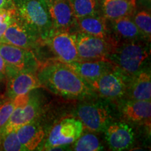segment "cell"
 <instances>
[{
  "instance_id": "obj_1",
  "label": "cell",
  "mask_w": 151,
  "mask_h": 151,
  "mask_svg": "<svg viewBox=\"0 0 151 151\" xmlns=\"http://www.w3.org/2000/svg\"><path fill=\"white\" fill-rule=\"evenodd\" d=\"M37 76L41 87L58 96L82 99L96 94L88 81L58 60L40 64Z\"/></svg>"
},
{
  "instance_id": "obj_2",
  "label": "cell",
  "mask_w": 151,
  "mask_h": 151,
  "mask_svg": "<svg viewBox=\"0 0 151 151\" xmlns=\"http://www.w3.org/2000/svg\"><path fill=\"white\" fill-rule=\"evenodd\" d=\"M13 2L16 18L44 40L53 29L46 0H13Z\"/></svg>"
},
{
  "instance_id": "obj_3",
  "label": "cell",
  "mask_w": 151,
  "mask_h": 151,
  "mask_svg": "<svg viewBox=\"0 0 151 151\" xmlns=\"http://www.w3.org/2000/svg\"><path fill=\"white\" fill-rule=\"evenodd\" d=\"M144 41L137 40L119 43L109 55L108 60L127 75L132 76L141 70L150 55V47Z\"/></svg>"
},
{
  "instance_id": "obj_4",
  "label": "cell",
  "mask_w": 151,
  "mask_h": 151,
  "mask_svg": "<svg viewBox=\"0 0 151 151\" xmlns=\"http://www.w3.org/2000/svg\"><path fill=\"white\" fill-rule=\"evenodd\" d=\"M0 54L6 65V79L20 71L37 72L40 62L32 50L6 43H0Z\"/></svg>"
},
{
  "instance_id": "obj_5",
  "label": "cell",
  "mask_w": 151,
  "mask_h": 151,
  "mask_svg": "<svg viewBox=\"0 0 151 151\" xmlns=\"http://www.w3.org/2000/svg\"><path fill=\"white\" fill-rule=\"evenodd\" d=\"M84 127L79 119L65 118L54 125L44 143L43 150H62L82 134Z\"/></svg>"
},
{
  "instance_id": "obj_6",
  "label": "cell",
  "mask_w": 151,
  "mask_h": 151,
  "mask_svg": "<svg viewBox=\"0 0 151 151\" xmlns=\"http://www.w3.org/2000/svg\"><path fill=\"white\" fill-rule=\"evenodd\" d=\"M131 77L117 67L89 83L100 97L111 100L120 99L127 94Z\"/></svg>"
},
{
  "instance_id": "obj_7",
  "label": "cell",
  "mask_w": 151,
  "mask_h": 151,
  "mask_svg": "<svg viewBox=\"0 0 151 151\" xmlns=\"http://www.w3.org/2000/svg\"><path fill=\"white\" fill-rule=\"evenodd\" d=\"M76 45L78 61H96L108 60L118 43L78 32L76 33Z\"/></svg>"
},
{
  "instance_id": "obj_8",
  "label": "cell",
  "mask_w": 151,
  "mask_h": 151,
  "mask_svg": "<svg viewBox=\"0 0 151 151\" xmlns=\"http://www.w3.org/2000/svg\"><path fill=\"white\" fill-rule=\"evenodd\" d=\"M42 43L48 46L58 61L65 64L78 61L76 33L53 29Z\"/></svg>"
},
{
  "instance_id": "obj_9",
  "label": "cell",
  "mask_w": 151,
  "mask_h": 151,
  "mask_svg": "<svg viewBox=\"0 0 151 151\" xmlns=\"http://www.w3.org/2000/svg\"><path fill=\"white\" fill-rule=\"evenodd\" d=\"M76 113L83 127L90 132H104L112 122L109 109L99 101L81 103L77 106Z\"/></svg>"
},
{
  "instance_id": "obj_10",
  "label": "cell",
  "mask_w": 151,
  "mask_h": 151,
  "mask_svg": "<svg viewBox=\"0 0 151 151\" xmlns=\"http://www.w3.org/2000/svg\"><path fill=\"white\" fill-rule=\"evenodd\" d=\"M41 109L39 97L30 92L27 102L17 106L13 111L8 122L0 132L1 136L13 130H17L24 124L37 120L40 116Z\"/></svg>"
},
{
  "instance_id": "obj_11",
  "label": "cell",
  "mask_w": 151,
  "mask_h": 151,
  "mask_svg": "<svg viewBox=\"0 0 151 151\" xmlns=\"http://www.w3.org/2000/svg\"><path fill=\"white\" fill-rule=\"evenodd\" d=\"M1 43H9L34 52L42 43V40L37 34L17 19L14 14V19L6 30Z\"/></svg>"
},
{
  "instance_id": "obj_12",
  "label": "cell",
  "mask_w": 151,
  "mask_h": 151,
  "mask_svg": "<svg viewBox=\"0 0 151 151\" xmlns=\"http://www.w3.org/2000/svg\"><path fill=\"white\" fill-rule=\"evenodd\" d=\"M46 2L55 30L72 32L77 28L76 18L69 0H46Z\"/></svg>"
},
{
  "instance_id": "obj_13",
  "label": "cell",
  "mask_w": 151,
  "mask_h": 151,
  "mask_svg": "<svg viewBox=\"0 0 151 151\" xmlns=\"http://www.w3.org/2000/svg\"><path fill=\"white\" fill-rule=\"evenodd\" d=\"M104 132L106 141L112 150H127L134 141L133 129L125 122H111Z\"/></svg>"
},
{
  "instance_id": "obj_14",
  "label": "cell",
  "mask_w": 151,
  "mask_h": 151,
  "mask_svg": "<svg viewBox=\"0 0 151 151\" xmlns=\"http://www.w3.org/2000/svg\"><path fill=\"white\" fill-rule=\"evenodd\" d=\"M6 82V95L8 98H14L27 94L41 87L37 78V72L34 71L18 72L7 78Z\"/></svg>"
},
{
  "instance_id": "obj_15",
  "label": "cell",
  "mask_w": 151,
  "mask_h": 151,
  "mask_svg": "<svg viewBox=\"0 0 151 151\" xmlns=\"http://www.w3.org/2000/svg\"><path fill=\"white\" fill-rule=\"evenodd\" d=\"M66 65L88 83L97 80L101 76L118 67L113 62L109 60L85 62L76 61Z\"/></svg>"
},
{
  "instance_id": "obj_16",
  "label": "cell",
  "mask_w": 151,
  "mask_h": 151,
  "mask_svg": "<svg viewBox=\"0 0 151 151\" xmlns=\"http://www.w3.org/2000/svg\"><path fill=\"white\" fill-rule=\"evenodd\" d=\"M77 28L79 32L113 41L119 44L113 35L109 20L101 15L90 16L76 18Z\"/></svg>"
},
{
  "instance_id": "obj_17",
  "label": "cell",
  "mask_w": 151,
  "mask_h": 151,
  "mask_svg": "<svg viewBox=\"0 0 151 151\" xmlns=\"http://www.w3.org/2000/svg\"><path fill=\"white\" fill-rule=\"evenodd\" d=\"M122 118L133 123L150 125L151 101L147 100L129 99L124 101L120 107Z\"/></svg>"
},
{
  "instance_id": "obj_18",
  "label": "cell",
  "mask_w": 151,
  "mask_h": 151,
  "mask_svg": "<svg viewBox=\"0 0 151 151\" xmlns=\"http://www.w3.org/2000/svg\"><path fill=\"white\" fill-rule=\"evenodd\" d=\"M109 22L110 23L109 26L113 35L118 43H121V41L126 42L137 40L146 41L132 20V17H122L115 20H109Z\"/></svg>"
},
{
  "instance_id": "obj_19",
  "label": "cell",
  "mask_w": 151,
  "mask_h": 151,
  "mask_svg": "<svg viewBox=\"0 0 151 151\" xmlns=\"http://www.w3.org/2000/svg\"><path fill=\"white\" fill-rule=\"evenodd\" d=\"M100 9L107 20L132 17L136 11V0H101Z\"/></svg>"
},
{
  "instance_id": "obj_20",
  "label": "cell",
  "mask_w": 151,
  "mask_h": 151,
  "mask_svg": "<svg viewBox=\"0 0 151 151\" xmlns=\"http://www.w3.org/2000/svg\"><path fill=\"white\" fill-rule=\"evenodd\" d=\"M127 94L129 99H151V76L148 71L140 70L130 78Z\"/></svg>"
},
{
  "instance_id": "obj_21",
  "label": "cell",
  "mask_w": 151,
  "mask_h": 151,
  "mask_svg": "<svg viewBox=\"0 0 151 151\" xmlns=\"http://www.w3.org/2000/svg\"><path fill=\"white\" fill-rule=\"evenodd\" d=\"M16 132L25 151L35 150L39 148L45 136L43 127L37 120L21 126Z\"/></svg>"
},
{
  "instance_id": "obj_22",
  "label": "cell",
  "mask_w": 151,
  "mask_h": 151,
  "mask_svg": "<svg viewBox=\"0 0 151 151\" xmlns=\"http://www.w3.org/2000/svg\"><path fill=\"white\" fill-rule=\"evenodd\" d=\"M76 18L101 15V0H69Z\"/></svg>"
},
{
  "instance_id": "obj_23",
  "label": "cell",
  "mask_w": 151,
  "mask_h": 151,
  "mask_svg": "<svg viewBox=\"0 0 151 151\" xmlns=\"http://www.w3.org/2000/svg\"><path fill=\"white\" fill-rule=\"evenodd\" d=\"M29 97V93H28L14 98H8L4 101H0V132L8 122L14 109L18 106L27 102Z\"/></svg>"
},
{
  "instance_id": "obj_24",
  "label": "cell",
  "mask_w": 151,
  "mask_h": 151,
  "mask_svg": "<svg viewBox=\"0 0 151 151\" xmlns=\"http://www.w3.org/2000/svg\"><path fill=\"white\" fill-rule=\"evenodd\" d=\"M73 150L76 151H99L104 147L96 135L87 133L82 135L73 142Z\"/></svg>"
},
{
  "instance_id": "obj_25",
  "label": "cell",
  "mask_w": 151,
  "mask_h": 151,
  "mask_svg": "<svg viewBox=\"0 0 151 151\" xmlns=\"http://www.w3.org/2000/svg\"><path fill=\"white\" fill-rule=\"evenodd\" d=\"M132 20L143 38L150 42L151 37V16L150 12L143 10L136 13L132 16Z\"/></svg>"
},
{
  "instance_id": "obj_26",
  "label": "cell",
  "mask_w": 151,
  "mask_h": 151,
  "mask_svg": "<svg viewBox=\"0 0 151 151\" xmlns=\"http://www.w3.org/2000/svg\"><path fill=\"white\" fill-rule=\"evenodd\" d=\"M0 150L5 151H25L20 142L16 130H13L1 136Z\"/></svg>"
},
{
  "instance_id": "obj_27",
  "label": "cell",
  "mask_w": 151,
  "mask_h": 151,
  "mask_svg": "<svg viewBox=\"0 0 151 151\" xmlns=\"http://www.w3.org/2000/svg\"><path fill=\"white\" fill-rule=\"evenodd\" d=\"M14 9H0V43L2 42L4 35L14 17Z\"/></svg>"
},
{
  "instance_id": "obj_28",
  "label": "cell",
  "mask_w": 151,
  "mask_h": 151,
  "mask_svg": "<svg viewBox=\"0 0 151 151\" xmlns=\"http://www.w3.org/2000/svg\"><path fill=\"white\" fill-rule=\"evenodd\" d=\"M6 62L0 54V78L6 80Z\"/></svg>"
},
{
  "instance_id": "obj_29",
  "label": "cell",
  "mask_w": 151,
  "mask_h": 151,
  "mask_svg": "<svg viewBox=\"0 0 151 151\" xmlns=\"http://www.w3.org/2000/svg\"><path fill=\"white\" fill-rule=\"evenodd\" d=\"M14 9L13 0H0V9Z\"/></svg>"
},
{
  "instance_id": "obj_30",
  "label": "cell",
  "mask_w": 151,
  "mask_h": 151,
  "mask_svg": "<svg viewBox=\"0 0 151 151\" xmlns=\"http://www.w3.org/2000/svg\"><path fill=\"white\" fill-rule=\"evenodd\" d=\"M6 81V80H4V79H2L0 78V90H1V86H2V84L4 83Z\"/></svg>"
},
{
  "instance_id": "obj_31",
  "label": "cell",
  "mask_w": 151,
  "mask_h": 151,
  "mask_svg": "<svg viewBox=\"0 0 151 151\" xmlns=\"http://www.w3.org/2000/svg\"><path fill=\"white\" fill-rule=\"evenodd\" d=\"M1 134H0V147H1Z\"/></svg>"
}]
</instances>
